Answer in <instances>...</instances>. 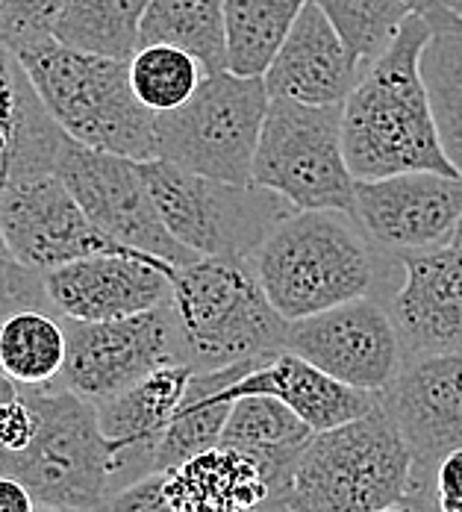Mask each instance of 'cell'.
<instances>
[{
  "mask_svg": "<svg viewBox=\"0 0 462 512\" xmlns=\"http://www.w3.org/2000/svg\"><path fill=\"white\" fill-rule=\"evenodd\" d=\"M307 0H224V68L262 77Z\"/></svg>",
  "mask_w": 462,
  "mask_h": 512,
  "instance_id": "cb8c5ba5",
  "label": "cell"
},
{
  "mask_svg": "<svg viewBox=\"0 0 462 512\" xmlns=\"http://www.w3.org/2000/svg\"><path fill=\"white\" fill-rule=\"evenodd\" d=\"M148 3L151 0H65L51 36L77 51L130 59L139 51Z\"/></svg>",
  "mask_w": 462,
  "mask_h": 512,
  "instance_id": "d4e9b609",
  "label": "cell"
},
{
  "mask_svg": "<svg viewBox=\"0 0 462 512\" xmlns=\"http://www.w3.org/2000/svg\"><path fill=\"white\" fill-rule=\"evenodd\" d=\"M283 348L374 395L386 392L407 362L398 327L380 298H357L289 321Z\"/></svg>",
  "mask_w": 462,
  "mask_h": 512,
  "instance_id": "7c38bea8",
  "label": "cell"
},
{
  "mask_svg": "<svg viewBox=\"0 0 462 512\" xmlns=\"http://www.w3.org/2000/svg\"><path fill=\"white\" fill-rule=\"evenodd\" d=\"M380 512H412L410 507H404V504H401V507H386V510H380Z\"/></svg>",
  "mask_w": 462,
  "mask_h": 512,
  "instance_id": "7bdbcfd3",
  "label": "cell"
},
{
  "mask_svg": "<svg viewBox=\"0 0 462 512\" xmlns=\"http://www.w3.org/2000/svg\"><path fill=\"white\" fill-rule=\"evenodd\" d=\"M106 512H174L165 492V471H148L124 483L109 498Z\"/></svg>",
  "mask_w": 462,
  "mask_h": 512,
  "instance_id": "d6a6232c",
  "label": "cell"
},
{
  "mask_svg": "<svg viewBox=\"0 0 462 512\" xmlns=\"http://www.w3.org/2000/svg\"><path fill=\"white\" fill-rule=\"evenodd\" d=\"M36 512H65V510H59V507H48V504H39Z\"/></svg>",
  "mask_w": 462,
  "mask_h": 512,
  "instance_id": "b9f144b4",
  "label": "cell"
},
{
  "mask_svg": "<svg viewBox=\"0 0 462 512\" xmlns=\"http://www.w3.org/2000/svg\"><path fill=\"white\" fill-rule=\"evenodd\" d=\"M268 101L262 77L206 74L183 106L156 115V159L221 183L251 186Z\"/></svg>",
  "mask_w": 462,
  "mask_h": 512,
  "instance_id": "52a82bcc",
  "label": "cell"
},
{
  "mask_svg": "<svg viewBox=\"0 0 462 512\" xmlns=\"http://www.w3.org/2000/svg\"><path fill=\"white\" fill-rule=\"evenodd\" d=\"M53 174L68 186L92 224L118 245L171 265H189L201 259L195 251L183 248L162 224L139 159L98 151L65 136Z\"/></svg>",
  "mask_w": 462,
  "mask_h": 512,
  "instance_id": "30bf717a",
  "label": "cell"
},
{
  "mask_svg": "<svg viewBox=\"0 0 462 512\" xmlns=\"http://www.w3.org/2000/svg\"><path fill=\"white\" fill-rule=\"evenodd\" d=\"M362 74L365 65L342 42L330 18L307 0L262 80L268 98L333 106L348 101Z\"/></svg>",
  "mask_w": 462,
  "mask_h": 512,
  "instance_id": "ac0fdd59",
  "label": "cell"
},
{
  "mask_svg": "<svg viewBox=\"0 0 462 512\" xmlns=\"http://www.w3.org/2000/svg\"><path fill=\"white\" fill-rule=\"evenodd\" d=\"M65 0H0V42L18 51L51 36L53 21Z\"/></svg>",
  "mask_w": 462,
  "mask_h": 512,
  "instance_id": "1f68e13d",
  "label": "cell"
},
{
  "mask_svg": "<svg viewBox=\"0 0 462 512\" xmlns=\"http://www.w3.org/2000/svg\"><path fill=\"white\" fill-rule=\"evenodd\" d=\"M404 507H410L412 512H433L424 501H410V504H404Z\"/></svg>",
  "mask_w": 462,
  "mask_h": 512,
  "instance_id": "74e56055",
  "label": "cell"
},
{
  "mask_svg": "<svg viewBox=\"0 0 462 512\" xmlns=\"http://www.w3.org/2000/svg\"><path fill=\"white\" fill-rule=\"evenodd\" d=\"M454 245L462 248V218H460V227H457V233H454Z\"/></svg>",
  "mask_w": 462,
  "mask_h": 512,
  "instance_id": "60d3db41",
  "label": "cell"
},
{
  "mask_svg": "<svg viewBox=\"0 0 462 512\" xmlns=\"http://www.w3.org/2000/svg\"><path fill=\"white\" fill-rule=\"evenodd\" d=\"M65 351V327L45 309H21L0 321V371L18 386H51Z\"/></svg>",
  "mask_w": 462,
  "mask_h": 512,
  "instance_id": "4316f807",
  "label": "cell"
},
{
  "mask_svg": "<svg viewBox=\"0 0 462 512\" xmlns=\"http://www.w3.org/2000/svg\"><path fill=\"white\" fill-rule=\"evenodd\" d=\"M312 436L315 430L283 401L271 395H248L233 401L221 433V445L239 448L248 457H254L265 480L271 483L277 501L283 480L289 477L292 465Z\"/></svg>",
  "mask_w": 462,
  "mask_h": 512,
  "instance_id": "603a6c76",
  "label": "cell"
},
{
  "mask_svg": "<svg viewBox=\"0 0 462 512\" xmlns=\"http://www.w3.org/2000/svg\"><path fill=\"white\" fill-rule=\"evenodd\" d=\"M195 368L183 359H171L145 374L130 389L98 404L103 436L118 448L124 460V483L151 471L156 442L162 439L168 421L180 410Z\"/></svg>",
  "mask_w": 462,
  "mask_h": 512,
  "instance_id": "ffe728a7",
  "label": "cell"
},
{
  "mask_svg": "<svg viewBox=\"0 0 462 512\" xmlns=\"http://www.w3.org/2000/svg\"><path fill=\"white\" fill-rule=\"evenodd\" d=\"M421 80L439 145L462 177V33H433L421 51Z\"/></svg>",
  "mask_w": 462,
  "mask_h": 512,
  "instance_id": "83f0119b",
  "label": "cell"
},
{
  "mask_svg": "<svg viewBox=\"0 0 462 512\" xmlns=\"http://www.w3.org/2000/svg\"><path fill=\"white\" fill-rule=\"evenodd\" d=\"M257 512H289V510H286L283 504H277V501H271L268 507H262V510H257Z\"/></svg>",
  "mask_w": 462,
  "mask_h": 512,
  "instance_id": "ab89813d",
  "label": "cell"
},
{
  "mask_svg": "<svg viewBox=\"0 0 462 512\" xmlns=\"http://www.w3.org/2000/svg\"><path fill=\"white\" fill-rule=\"evenodd\" d=\"M177 265L148 254H101L45 271V292L59 318L112 321L171 301Z\"/></svg>",
  "mask_w": 462,
  "mask_h": 512,
  "instance_id": "2e32d148",
  "label": "cell"
},
{
  "mask_svg": "<svg viewBox=\"0 0 462 512\" xmlns=\"http://www.w3.org/2000/svg\"><path fill=\"white\" fill-rule=\"evenodd\" d=\"M380 404L410 448L412 495L427 492L442 457L462 448V354L404 362Z\"/></svg>",
  "mask_w": 462,
  "mask_h": 512,
  "instance_id": "9a60e30c",
  "label": "cell"
},
{
  "mask_svg": "<svg viewBox=\"0 0 462 512\" xmlns=\"http://www.w3.org/2000/svg\"><path fill=\"white\" fill-rule=\"evenodd\" d=\"M36 433L21 451H0V471L21 480L36 504L65 512L106 510L124 486V460L103 436L98 407L62 386H21Z\"/></svg>",
  "mask_w": 462,
  "mask_h": 512,
  "instance_id": "8992f818",
  "label": "cell"
},
{
  "mask_svg": "<svg viewBox=\"0 0 462 512\" xmlns=\"http://www.w3.org/2000/svg\"><path fill=\"white\" fill-rule=\"evenodd\" d=\"M45 307H51L48 292H45V274L33 271L30 265H24L12 254L0 230V321L21 309Z\"/></svg>",
  "mask_w": 462,
  "mask_h": 512,
  "instance_id": "4dcf8cb0",
  "label": "cell"
},
{
  "mask_svg": "<svg viewBox=\"0 0 462 512\" xmlns=\"http://www.w3.org/2000/svg\"><path fill=\"white\" fill-rule=\"evenodd\" d=\"M395 256L404 265V280L386 307L407 362L462 354V248L451 242Z\"/></svg>",
  "mask_w": 462,
  "mask_h": 512,
  "instance_id": "e0dca14e",
  "label": "cell"
},
{
  "mask_svg": "<svg viewBox=\"0 0 462 512\" xmlns=\"http://www.w3.org/2000/svg\"><path fill=\"white\" fill-rule=\"evenodd\" d=\"M395 254L368 239L360 221L339 209L283 215L251 254L259 286L286 321L357 298H374L383 265Z\"/></svg>",
  "mask_w": 462,
  "mask_h": 512,
  "instance_id": "7a4b0ae2",
  "label": "cell"
},
{
  "mask_svg": "<svg viewBox=\"0 0 462 512\" xmlns=\"http://www.w3.org/2000/svg\"><path fill=\"white\" fill-rule=\"evenodd\" d=\"M451 12H457V15H462V0H442Z\"/></svg>",
  "mask_w": 462,
  "mask_h": 512,
  "instance_id": "f35d334b",
  "label": "cell"
},
{
  "mask_svg": "<svg viewBox=\"0 0 462 512\" xmlns=\"http://www.w3.org/2000/svg\"><path fill=\"white\" fill-rule=\"evenodd\" d=\"M0 512H36V498L30 489L0 471Z\"/></svg>",
  "mask_w": 462,
  "mask_h": 512,
  "instance_id": "8d00e7d4",
  "label": "cell"
},
{
  "mask_svg": "<svg viewBox=\"0 0 462 512\" xmlns=\"http://www.w3.org/2000/svg\"><path fill=\"white\" fill-rule=\"evenodd\" d=\"M415 15H421L433 33H462V15L451 12L442 0H407Z\"/></svg>",
  "mask_w": 462,
  "mask_h": 512,
  "instance_id": "d590c367",
  "label": "cell"
},
{
  "mask_svg": "<svg viewBox=\"0 0 462 512\" xmlns=\"http://www.w3.org/2000/svg\"><path fill=\"white\" fill-rule=\"evenodd\" d=\"M430 36L433 27L412 12L342 103V148L354 180L404 171L457 174L439 145L421 80V51Z\"/></svg>",
  "mask_w": 462,
  "mask_h": 512,
  "instance_id": "6da1fadb",
  "label": "cell"
},
{
  "mask_svg": "<svg viewBox=\"0 0 462 512\" xmlns=\"http://www.w3.org/2000/svg\"><path fill=\"white\" fill-rule=\"evenodd\" d=\"M410 501H424L433 512H462V448L442 457L433 471L430 489L412 495Z\"/></svg>",
  "mask_w": 462,
  "mask_h": 512,
  "instance_id": "836d02e7",
  "label": "cell"
},
{
  "mask_svg": "<svg viewBox=\"0 0 462 512\" xmlns=\"http://www.w3.org/2000/svg\"><path fill=\"white\" fill-rule=\"evenodd\" d=\"M336 27L342 42L368 68L392 45L412 15L407 0H312Z\"/></svg>",
  "mask_w": 462,
  "mask_h": 512,
  "instance_id": "f546056e",
  "label": "cell"
},
{
  "mask_svg": "<svg viewBox=\"0 0 462 512\" xmlns=\"http://www.w3.org/2000/svg\"><path fill=\"white\" fill-rule=\"evenodd\" d=\"M142 174L168 233L198 256L251 259L265 233L283 215L295 212L254 183H221L168 159H145Z\"/></svg>",
  "mask_w": 462,
  "mask_h": 512,
  "instance_id": "9c48e42d",
  "label": "cell"
},
{
  "mask_svg": "<svg viewBox=\"0 0 462 512\" xmlns=\"http://www.w3.org/2000/svg\"><path fill=\"white\" fill-rule=\"evenodd\" d=\"M251 183L301 209H339L354 215V174L342 148V103L271 98L262 121Z\"/></svg>",
  "mask_w": 462,
  "mask_h": 512,
  "instance_id": "ba28073f",
  "label": "cell"
},
{
  "mask_svg": "<svg viewBox=\"0 0 462 512\" xmlns=\"http://www.w3.org/2000/svg\"><path fill=\"white\" fill-rule=\"evenodd\" d=\"M142 45L189 51L206 74L224 68V0H151L142 15Z\"/></svg>",
  "mask_w": 462,
  "mask_h": 512,
  "instance_id": "484cf974",
  "label": "cell"
},
{
  "mask_svg": "<svg viewBox=\"0 0 462 512\" xmlns=\"http://www.w3.org/2000/svg\"><path fill=\"white\" fill-rule=\"evenodd\" d=\"M0 230L12 254L42 274L86 256L142 254L98 230L53 171L0 180Z\"/></svg>",
  "mask_w": 462,
  "mask_h": 512,
  "instance_id": "4fadbf2b",
  "label": "cell"
},
{
  "mask_svg": "<svg viewBox=\"0 0 462 512\" xmlns=\"http://www.w3.org/2000/svg\"><path fill=\"white\" fill-rule=\"evenodd\" d=\"M68 351L51 386L71 389L89 404H103L130 389L162 362L180 359L171 307L148 309L112 321L62 318Z\"/></svg>",
  "mask_w": 462,
  "mask_h": 512,
  "instance_id": "8fae6325",
  "label": "cell"
},
{
  "mask_svg": "<svg viewBox=\"0 0 462 512\" xmlns=\"http://www.w3.org/2000/svg\"><path fill=\"white\" fill-rule=\"evenodd\" d=\"M36 433V412L24 392L6 404H0V451H21L30 445Z\"/></svg>",
  "mask_w": 462,
  "mask_h": 512,
  "instance_id": "e575fe53",
  "label": "cell"
},
{
  "mask_svg": "<svg viewBox=\"0 0 462 512\" xmlns=\"http://www.w3.org/2000/svg\"><path fill=\"white\" fill-rule=\"evenodd\" d=\"M180 359L195 371L283 351L289 321L271 307L245 256H201L171 274Z\"/></svg>",
  "mask_w": 462,
  "mask_h": 512,
  "instance_id": "5b68a950",
  "label": "cell"
},
{
  "mask_svg": "<svg viewBox=\"0 0 462 512\" xmlns=\"http://www.w3.org/2000/svg\"><path fill=\"white\" fill-rule=\"evenodd\" d=\"M15 53L65 136L139 162L156 159V115L133 92L130 59L77 51L53 36Z\"/></svg>",
  "mask_w": 462,
  "mask_h": 512,
  "instance_id": "277c9868",
  "label": "cell"
},
{
  "mask_svg": "<svg viewBox=\"0 0 462 512\" xmlns=\"http://www.w3.org/2000/svg\"><path fill=\"white\" fill-rule=\"evenodd\" d=\"M412 454L395 418L377 404L321 430L295 460L277 504L289 512H380L412 495Z\"/></svg>",
  "mask_w": 462,
  "mask_h": 512,
  "instance_id": "3957f363",
  "label": "cell"
},
{
  "mask_svg": "<svg viewBox=\"0 0 462 512\" xmlns=\"http://www.w3.org/2000/svg\"><path fill=\"white\" fill-rule=\"evenodd\" d=\"M165 492L174 512H257L274 501L259 462L221 442L165 471Z\"/></svg>",
  "mask_w": 462,
  "mask_h": 512,
  "instance_id": "7402d4cb",
  "label": "cell"
},
{
  "mask_svg": "<svg viewBox=\"0 0 462 512\" xmlns=\"http://www.w3.org/2000/svg\"><path fill=\"white\" fill-rule=\"evenodd\" d=\"M65 142L18 53L0 42V180L51 174Z\"/></svg>",
  "mask_w": 462,
  "mask_h": 512,
  "instance_id": "44dd1931",
  "label": "cell"
},
{
  "mask_svg": "<svg viewBox=\"0 0 462 512\" xmlns=\"http://www.w3.org/2000/svg\"><path fill=\"white\" fill-rule=\"evenodd\" d=\"M215 401H236L248 395H271L295 410L315 433L354 421L380 404V395L354 389L321 368H315L304 357L292 351H277L265 357L257 368H251L242 380L221 392H209Z\"/></svg>",
  "mask_w": 462,
  "mask_h": 512,
  "instance_id": "d6986e66",
  "label": "cell"
},
{
  "mask_svg": "<svg viewBox=\"0 0 462 512\" xmlns=\"http://www.w3.org/2000/svg\"><path fill=\"white\" fill-rule=\"evenodd\" d=\"M204 77V65L174 45H142L130 56L133 92L154 115L183 106L198 92Z\"/></svg>",
  "mask_w": 462,
  "mask_h": 512,
  "instance_id": "f1b7e54d",
  "label": "cell"
},
{
  "mask_svg": "<svg viewBox=\"0 0 462 512\" xmlns=\"http://www.w3.org/2000/svg\"><path fill=\"white\" fill-rule=\"evenodd\" d=\"M354 218L389 254L433 251L454 242L462 218V177L404 171L354 183Z\"/></svg>",
  "mask_w": 462,
  "mask_h": 512,
  "instance_id": "5bb4252c",
  "label": "cell"
}]
</instances>
